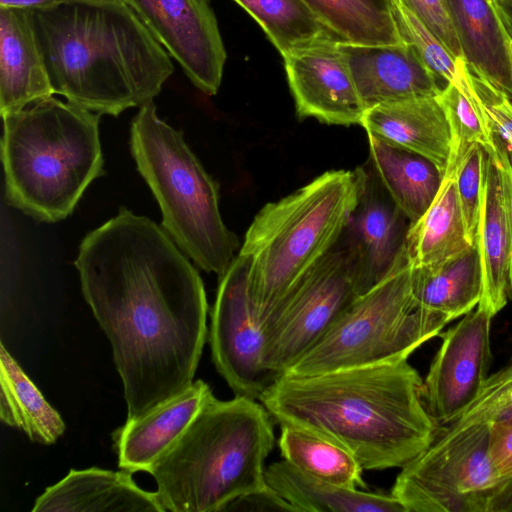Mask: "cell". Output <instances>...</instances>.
<instances>
[{
	"label": "cell",
	"mask_w": 512,
	"mask_h": 512,
	"mask_svg": "<svg viewBox=\"0 0 512 512\" xmlns=\"http://www.w3.org/2000/svg\"><path fill=\"white\" fill-rule=\"evenodd\" d=\"M488 453L496 475L512 477V424L489 425Z\"/></svg>",
	"instance_id": "74e56055"
},
{
	"label": "cell",
	"mask_w": 512,
	"mask_h": 512,
	"mask_svg": "<svg viewBox=\"0 0 512 512\" xmlns=\"http://www.w3.org/2000/svg\"><path fill=\"white\" fill-rule=\"evenodd\" d=\"M278 441L285 461L302 473L338 486L366 488L363 468L356 458L338 443L293 425H280Z\"/></svg>",
	"instance_id": "f1b7e54d"
},
{
	"label": "cell",
	"mask_w": 512,
	"mask_h": 512,
	"mask_svg": "<svg viewBox=\"0 0 512 512\" xmlns=\"http://www.w3.org/2000/svg\"><path fill=\"white\" fill-rule=\"evenodd\" d=\"M437 98L445 112L451 134L446 172H454L474 145L479 144L485 149L493 147L492 133L475 97L466 94L457 85L446 84Z\"/></svg>",
	"instance_id": "4dcf8cb0"
},
{
	"label": "cell",
	"mask_w": 512,
	"mask_h": 512,
	"mask_svg": "<svg viewBox=\"0 0 512 512\" xmlns=\"http://www.w3.org/2000/svg\"><path fill=\"white\" fill-rule=\"evenodd\" d=\"M265 479L299 512H406L391 494L370 493L325 482L302 473L284 459L265 469Z\"/></svg>",
	"instance_id": "d4e9b609"
},
{
	"label": "cell",
	"mask_w": 512,
	"mask_h": 512,
	"mask_svg": "<svg viewBox=\"0 0 512 512\" xmlns=\"http://www.w3.org/2000/svg\"><path fill=\"white\" fill-rule=\"evenodd\" d=\"M360 125L367 134L427 158L445 174L451 134L437 96L374 106L365 111Z\"/></svg>",
	"instance_id": "44dd1931"
},
{
	"label": "cell",
	"mask_w": 512,
	"mask_h": 512,
	"mask_svg": "<svg viewBox=\"0 0 512 512\" xmlns=\"http://www.w3.org/2000/svg\"><path fill=\"white\" fill-rule=\"evenodd\" d=\"M503 22L512 36V0H495Z\"/></svg>",
	"instance_id": "60d3db41"
},
{
	"label": "cell",
	"mask_w": 512,
	"mask_h": 512,
	"mask_svg": "<svg viewBox=\"0 0 512 512\" xmlns=\"http://www.w3.org/2000/svg\"><path fill=\"white\" fill-rule=\"evenodd\" d=\"M488 442V424L438 427L430 445L401 467L391 495L406 512H486L503 481Z\"/></svg>",
	"instance_id": "9c48e42d"
},
{
	"label": "cell",
	"mask_w": 512,
	"mask_h": 512,
	"mask_svg": "<svg viewBox=\"0 0 512 512\" xmlns=\"http://www.w3.org/2000/svg\"><path fill=\"white\" fill-rule=\"evenodd\" d=\"M1 116L6 202L41 222L67 218L104 174L100 114L49 96Z\"/></svg>",
	"instance_id": "5b68a950"
},
{
	"label": "cell",
	"mask_w": 512,
	"mask_h": 512,
	"mask_svg": "<svg viewBox=\"0 0 512 512\" xmlns=\"http://www.w3.org/2000/svg\"><path fill=\"white\" fill-rule=\"evenodd\" d=\"M484 150L476 236L483 270L479 304L495 316L512 298V165L494 141Z\"/></svg>",
	"instance_id": "2e32d148"
},
{
	"label": "cell",
	"mask_w": 512,
	"mask_h": 512,
	"mask_svg": "<svg viewBox=\"0 0 512 512\" xmlns=\"http://www.w3.org/2000/svg\"><path fill=\"white\" fill-rule=\"evenodd\" d=\"M299 118L360 125L366 108L338 42L326 40L283 57Z\"/></svg>",
	"instance_id": "9a60e30c"
},
{
	"label": "cell",
	"mask_w": 512,
	"mask_h": 512,
	"mask_svg": "<svg viewBox=\"0 0 512 512\" xmlns=\"http://www.w3.org/2000/svg\"><path fill=\"white\" fill-rule=\"evenodd\" d=\"M71 1H100V0H0V7H15V8L34 9V8H38V7H42V6L71 2Z\"/></svg>",
	"instance_id": "ab89813d"
},
{
	"label": "cell",
	"mask_w": 512,
	"mask_h": 512,
	"mask_svg": "<svg viewBox=\"0 0 512 512\" xmlns=\"http://www.w3.org/2000/svg\"><path fill=\"white\" fill-rule=\"evenodd\" d=\"M512 424V356L488 376L475 400L443 428L470 424Z\"/></svg>",
	"instance_id": "d6a6232c"
},
{
	"label": "cell",
	"mask_w": 512,
	"mask_h": 512,
	"mask_svg": "<svg viewBox=\"0 0 512 512\" xmlns=\"http://www.w3.org/2000/svg\"><path fill=\"white\" fill-rule=\"evenodd\" d=\"M484 148L476 144L466 154L455 173L458 197L468 238L477 236L483 179Z\"/></svg>",
	"instance_id": "e575fe53"
},
{
	"label": "cell",
	"mask_w": 512,
	"mask_h": 512,
	"mask_svg": "<svg viewBox=\"0 0 512 512\" xmlns=\"http://www.w3.org/2000/svg\"><path fill=\"white\" fill-rule=\"evenodd\" d=\"M0 418L31 441L55 443L65 431L60 414L48 403L17 361L0 345Z\"/></svg>",
	"instance_id": "4316f807"
},
{
	"label": "cell",
	"mask_w": 512,
	"mask_h": 512,
	"mask_svg": "<svg viewBox=\"0 0 512 512\" xmlns=\"http://www.w3.org/2000/svg\"><path fill=\"white\" fill-rule=\"evenodd\" d=\"M55 94L118 116L153 101L171 57L123 0L71 1L32 9Z\"/></svg>",
	"instance_id": "3957f363"
},
{
	"label": "cell",
	"mask_w": 512,
	"mask_h": 512,
	"mask_svg": "<svg viewBox=\"0 0 512 512\" xmlns=\"http://www.w3.org/2000/svg\"><path fill=\"white\" fill-rule=\"evenodd\" d=\"M354 172L358 197L341 240L353 258L361 295L392 269L404 248L410 222L386 192L370 162Z\"/></svg>",
	"instance_id": "5bb4252c"
},
{
	"label": "cell",
	"mask_w": 512,
	"mask_h": 512,
	"mask_svg": "<svg viewBox=\"0 0 512 512\" xmlns=\"http://www.w3.org/2000/svg\"><path fill=\"white\" fill-rule=\"evenodd\" d=\"M33 512H164L156 492L140 488L132 473L92 467L75 470L38 496Z\"/></svg>",
	"instance_id": "ffe728a7"
},
{
	"label": "cell",
	"mask_w": 512,
	"mask_h": 512,
	"mask_svg": "<svg viewBox=\"0 0 512 512\" xmlns=\"http://www.w3.org/2000/svg\"><path fill=\"white\" fill-rule=\"evenodd\" d=\"M408 359L316 375L276 377L259 401L279 425L300 427L346 448L363 470L401 468L438 425Z\"/></svg>",
	"instance_id": "7a4b0ae2"
},
{
	"label": "cell",
	"mask_w": 512,
	"mask_h": 512,
	"mask_svg": "<svg viewBox=\"0 0 512 512\" xmlns=\"http://www.w3.org/2000/svg\"><path fill=\"white\" fill-rule=\"evenodd\" d=\"M462 58L512 99V36L495 0H447Z\"/></svg>",
	"instance_id": "7402d4cb"
},
{
	"label": "cell",
	"mask_w": 512,
	"mask_h": 512,
	"mask_svg": "<svg viewBox=\"0 0 512 512\" xmlns=\"http://www.w3.org/2000/svg\"><path fill=\"white\" fill-rule=\"evenodd\" d=\"M412 292L419 308L450 321L473 310L483 295V270L477 241L449 259L413 268Z\"/></svg>",
	"instance_id": "603a6c76"
},
{
	"label": "cell",
	"mask_w": 512,
	"mask_h": 512,
	"mask_svg": "<svg viewBox=\"0 0 512 512\" xmlns=\"http://www.w3.org/2000/svg\"><path fill=\"white\" fill-rule=\"evenodd\" d=\"M249 260L238 254L219 277L211 312L213 363L235 395L259 400L276 378L264 365L265 337L248 295Z\"/></svg>",
	"instance_id": "8fae6325"
},
{
	"label": "cell",
	"mask_w": 512,
	"mask_h": 512,
	"mask_svg": "<svg viewBox=\"0 0 512 512\" xmlns=\"http://www.w3.org/2000/svg\"><path fill=\"white\" fill-rule=\"evenodd\" d=\"M213 396L209 384L197 379L146 414L127 419L113 433L119 468L148 473Z\"/></svg>",
	"instance_id": "ac0fdd59"
},
{
	"label": "cell",
	"mask_w": 512,
	"mask_h": 512,
	"mask_svg": "<svg viewBox=\"0 0 512 512\" xmlns=\"http://www.w3.org/2000/svg\"><path fill=\"white\" fill-rule=\"evenodd\" d=\"M410 10L443 43L451 55L462 58L461 48L450 18L447 0H394Z\"/></svg>",
	"instance_id": "d590c367"
},
{
	"label": "cell",
	"mask_w": 512,
	"mask_h": 512,
	"mask_svg": "<svg viewBox=\"0 0 512 512\" xmlns=\"http://www.w3.org/2000/svg\"><path fill=\"white\" fill-rule=\"evenodd\" d=\"M367 135L372 168L410 225L415 223L436 197L443 173L427 158Z\"/></svg>",
	"instance_id": "cb8c5ba5"
},
{
	"label": "cell",
	"mask_w": 512,
	"mask_h": 512,
	"mask_svg": "<svg viewBox=\"0 0 512 512\" xmlns=\"http://www.w3.org/2000/svg\"><path fill=\"white\" fill-rule=\"evenodd\" d=\"M493 317L487 307L478 304L439 334L442 344L422 384L425 407L438 427L465 410L488 378Z\"/></svg>",
	"instance_id": "7c38bea8"
},
{
	"label": "cell",
	"mask_w": 512,
	"mask_h": 512,
	"mask_svg": "<svg viewBox=\"0 0 512 512\" xmlns=\"http://www.w3.org/2000/svg\"><path fill=\"white\" fill-rule=\"evenodd\" d=\"M468 77L493 141L505 151L512 165V99L469 67Z\"/></svg>",
	"instance_id": "836d02e7"
},
{
	"label": "cell",
	"mask_w": 512,
	"mask_h": 512,
	"mask_svg": "<svg viewBox=\"0 0 512 512\" xmlns=\"http://www.w3.org/2000/svg\"><path fill=\"white\" fill-rule=\"evenodd\" d=\"M412 277L404 245L389 273L348 305L284 373L316 375L408 359L450 322L416 305Z\"/></svg>",
	"instance_id": "ba28073f"
},
{
	"label": "cell",
	"mask_w": 512,
	"mask_h": 512,
	"mask_svg": "<svg viewBox=\"0 0 512 512\" xmlns=\"http://www.w3.org/2000/svg\"><path fill=\"white\" fill-rule=\"evenodd\" d=\"M74 265L110 341L127 419L183 392L206 341L208 304L198 271L163 228L121 208L84 237Z\"/></svg>",
	"instance_id": "6da1fadb"
},
{
	"label": "cell",
	"mask_w": 512,
	"mask_h": 512,
	"mask_svg": "<svg viewBox=\"0 0 512 512\" xmlns=\"http://www.w3.org/2000/svg\"><path fill=\"white\" fill-rule=\"evenodd\" d=\"M130 150L162 212V228L202 270L221 277L240 249L224 224L218 187L180 131L161 120L153 101L131 122Z\"/></svg>",
	"instance_id": "52a82bcc"
},
{
	"label": "cell",
	"mask_w": 512,
	"mask_h": 512,
	"mask_svg": "<svg viewBox=\"0 0 512 512\" xmlns=\"http://www.w3.org/2000/svg\"><path fill=\"white\" fill-rule=\"evenodd\" d=\"M393 16L402 41L412 45L433 75L462 88L465 74L460 58H454L436 35L410 10L393 0Z\"/></svg>",
	"instance_id": "1f68e13d"
},
{
	"label": "cell",
	"mask_w": 512,
	"mask_h": 512,
	"mask_svg": "<svg viewBox=\"0 0 512 512\" xmlns=\"http://www.w3.org/2000/svg\"><path fill=\"white\" fill-rule=\"evenodd\" d=\"M203 93L215 95L227 54L210 0H124Z\"/></svg>",
	"instance_id": "4fadbf2b"
},
{
	"label": "cell",
	"mask_w": 512,
	"mask_h": 512,
	"mask_svg": "<svg viewBox=\"0 0 512 512\" xmlns=\"http://www.w3.org/2000/svg\"><path fill=\"white\" fill-rule=\"evenodd\" d=\"M274 442L273 419L260 401L213 396L148 472L164 512H221L265 487Z\"/></svg>",
	"instance_id": "277c9868"
},
{
	"label": "cell",
	"mask_w": 512,
	"mask_h": 512,
	"mask_svg": "<svg viewBox=\"0 0 512 512\" xmlns=\"http://www.w3.org/2000/svg\"><path fill=\"white\" fill-rule=\"evenodd\" d=\"M366 110L374 106L423 97H436L442 86L415 48L338 42Z\"/></svg>",
	"instance_id": "e0dca14e"
},
{
	"label": "cell",
	"mask_w": 512,
	"mask_h": 512,
	"mask_svg": "<svg viewBox=\"0 0 512 512\" xmlns=\"http://www.w3.org/2000/svg\"><path fill=\"white\" fill-rule=\"evenodd\" d=\"M299 512L268 484L258 490L238 496L230 501L221 512Z\"/></svg>",
	"instance_id": "8d00e7d4"
},
{
	"label": "cell",
	"mask_w": 512,
	"mask_h": 512,
	"mask_svg": "<svg viewBox=\"0 0 512 512\" xmlns=\"http://www.w3.org/2000/svg\"><path fill=\"white\" fill-rule=\"evenodd\" d=\"M359 295L353 258L340 240L262 320L266 369L275 377L287 371Z\"/></svg>",
	"instance_id": "30bf717a"
},
{
	"label": "cell",
	"mask_w": 512,
	"mask_h": 512,
	"mask_svg": "<svg viewBox=\"0 0 512 512\" xmlns=\"http://www.w3.org/2000/svg\"><path fill=\"white\" fill-rule=\"evenodd\" d=\"M470 244L455 173L446 172L429 208L409 226L405 251L413 268H423L449 259Z\"/></svg>",
	"instance_id": "484cf974"
},
{
	"label": "cell",
	"mask_w": 512,
	"mask_h": 512,
	"mask_svg": "<svg viewBox=\"0 0 512 512\" xmlns=\"http://www.w3.org/2000/svg\"><path fill=\"white\" fill-rule=\"evenodd\" d=\"M234 1L257 21L282 57L326 40L337 41L302 0Z\"/></svg>",
	"instance_id": "f546056e"
},
{
	"label": "cell",
	"mask_w": 512,
	"mask_h": 512,
	"mask_svg": "<svg viewBox=\"0 0 512 512\" xmlns=\"http://www.w3.org/2000/svg\"><path fill=\"white\" fill-rule=\"evenodd\" d=\"M486 512H512V477L503 480L492 494Z\"/></svg>",
	"instance_id": "f35d334b"
},
{
	"label": "cell",
	"mask_w": 512,
	"mask_h": 512,
	"mask_svg": "<svg viewBox=\"0 0 512 512\" xmlns=\"http://www.w3.org/2000/svg\"><path fill=\"white\" fill-rule=\"evenodd\" d=\"M338 42L393 45L402 42L393 0H302Z\"/></svg>",
	"instance_id": "83f0119b"
},
{
	"label": "cell",
	"mask_w": 512,
	"mask_h": 512,
	"mask_svg": "<svg viewBox=\"0 0 512 512\" xmlns=\"http://www.w3.org/2000/svg\"><path fill=\"white\" fill-rule=\"evenodd\" d=\"M357 197L355 172L331 170L256 214L238 254L249 260L248 295L260 322L338 244Z\"/></svg>",
	"instance_id": "8992f818"
},
{
	"label": "cell",
	"mask_w": 512,
	"mask_h": 512,
	"mask_svg": "<svg viewBox=\"0 0 512 512\" xmlns=\"http://www.w3.org/2000/svg\"><path fill=\"white\" fill-rule=\"evenodd\" d=\"M33 11L0 7V112L53 96Z\"/></svg>",
	"instance_id": "d6986e66"
}]
</instances>
